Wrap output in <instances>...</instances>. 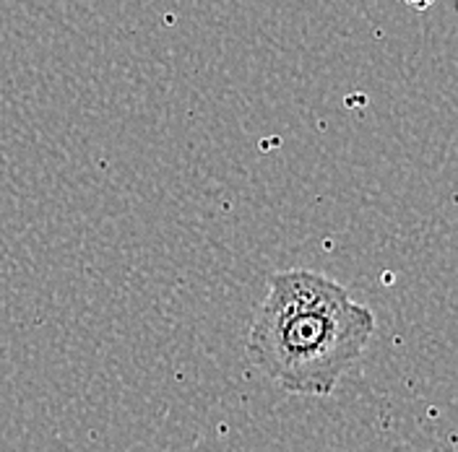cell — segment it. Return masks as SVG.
Returning a JSON list of instances; mask_svg holds the SVG:
<instances>
[{
  "label": "cell",
  "instance_id": "7a4b0ae2",
  "mask_svg": "<svg viewBox=\"0 0 458 452\" xmlns=\"http://www.w3.org/2000/svg\"><path fill=\"white\" fill-rule=\"evenodd\" d=\"M406 3H409V5H414L417 11H425L429 3H435V0H406Z\"/></svg>",
  "mask_w": 458,
  "mask_h": 452
},
{
  "label": "cell",
  "instance_id": "6da1fadb",
  "mask_svg": "<svg viewBox=\"0 0 458 452\" xmlns=\"http://www.w3.org/2000/svg\"><path fill=\"white\" fill-rule=\"evenodd\" d=\"M375 328V312L326 273L276 271L248 331V359L292 396L328 398Z\"/></svg>",
  "mask_w": 458,
  "mask_h": 452
}]
</instances>
